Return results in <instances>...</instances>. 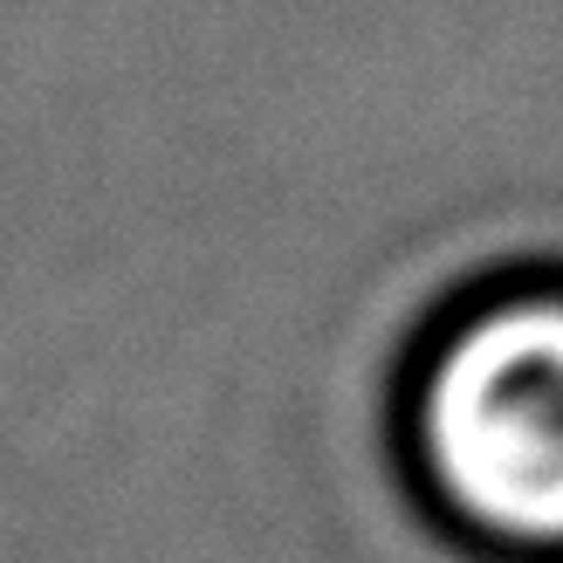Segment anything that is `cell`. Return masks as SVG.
<instances>
[{"mask_svg":"<svg viewBox=\"0 0 563 563\" xmlns=\"http://www.w3.org/2000/svg\"><path fill=\"white\" fill-rule=\"evenodd\" d=\"M406 440L454 529L509 556H563V282L495 289L433 336Z\"/></svg>","mask_w":563,"mask_h":563,"instance_id":"cell-1","label":"cell"}]
</instances>
